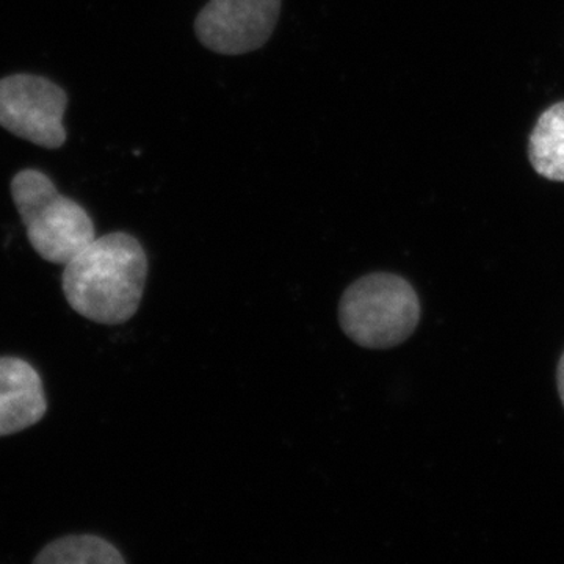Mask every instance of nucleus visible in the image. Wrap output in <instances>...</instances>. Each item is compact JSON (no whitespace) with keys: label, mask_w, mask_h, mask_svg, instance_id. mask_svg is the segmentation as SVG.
<instances>
[{"label":"nucleus","mask_w":564,"mask_h":564,"mask_svg":"<svg viewBox=\"0 0 564 564\" xmlns=\"http://www.w3.org/2000/svg\"><path fill=\"white\" fill-rule=\"evenodd\" d=\"M147 278L148 256L139 240L110 232L66 263L62 288L76 314L101 325H121L139 311Z\"/></svg>","instance_id":"f257e3e1"},{"label":"nucleus","mask_w":564,"mask_h":564,"mask_svg":"<svg viewBox=\"0 0 564 564\" xmlns=\"http://www.w3.org/2000/svg\"><path fill=\"white\" fill-rule=\"evenodd\" d=\"M422 307L417 292L393 273H370L352 282L339 303V322L352 343L388 350L417 329Z\"/></svg>","instance_id":"f03ea898"},{"label":"nucleus","mask_w":564,"mask_h":564,"mask_svg":"<svg viewBox=\"0 0 564 564\" xmlns=\"http://www.w3.org/2000/svg\"><path fill=\"white\" fill-rule=\"evenodd\" d=\"M29 242L44 261L65 267L96 239L95 223L74 199L66 198L39 170H22L11 181Z\"/></svg>","instance_id":"7ed1b4c3"},{"label":"nucleus","mask_w":564,"mask_h":564,"mask_svg":"<svg viewBox=\"0 0 564 564\" xmlns=\"http://www.w3.org/2000/svg\"><path fill=\"white\" fill-rule=\"evenodd\" d=\"M66 106L65 90L46 77L13 74L0 79V126L41 148L65 144Z\"/></svg>","instance_id":"20e7f679"},{"label":"nucleus","mask_w":564,"mask_h":564,"mask_svg":"<svg viewBox=\"0 0 564 564\" xmlns=\"http://www.w3.org/2000/svg\"><path fill=\"white\" fill-rule=\"evenodd\" d=\"M280 11L281 0H209L196 17V36L217 54H248L272 36Z\"/></svg>","instance_id":"39448f33"},{"label":"nucleus","mask_w":564,"mask_h":564,"mask_svg":"<svg viewBox=\"0 0 564 564\" xmlns=\"http://www.w3.org/2000/svg\"><path fill=\"white\" fill-rule=\"evenodd\" d=\"M46 413V392L35 367L18 356H0V437L31 429Z\"/></svg>","instance_id":"423d86ee"},{"label":"nucleus","mask_w":564,"mask_h":564,"mask_svg":"<svg viewBox=\"0 0 564 564\" xmlns=\"http://www.w3.org/2000/svg\"><path fill=\"white\" fill-rule=\"evenodd\" d=\"M529 159L544 180L564 182V101L538 118L529 139Z\"/></svg>","instance_id":"0eeeda50"},{"label":"nucleus","mask_w":564,"mask_h":564,"mask_svg":"<svg viewBox=\"0 0 564 564\" xmlns=\"http://www.w3.org/2000/svg\"><path fill=\"white\" fill-rule=\"evenodd\" d=\"M35 564H122L121 552L96 534H69L47 544L33 558Z\"/></svg>","instance_id":"6e6552de"},{"label":"nucleus","mask_w":564,"mask_h":564,"mask_svg":"<svg viewBox=\"0 0 564 564\" xmlns=\"http://www.w3.org/2000/svg\"><path fill=\"white\" fill-rule=\"evenodd\" d=\"M556 388H558L560 400L564 408V351L560 358L558 366H556Z\"/></svg>","instance_id":"1a4fd4ad"}]
</instances>
